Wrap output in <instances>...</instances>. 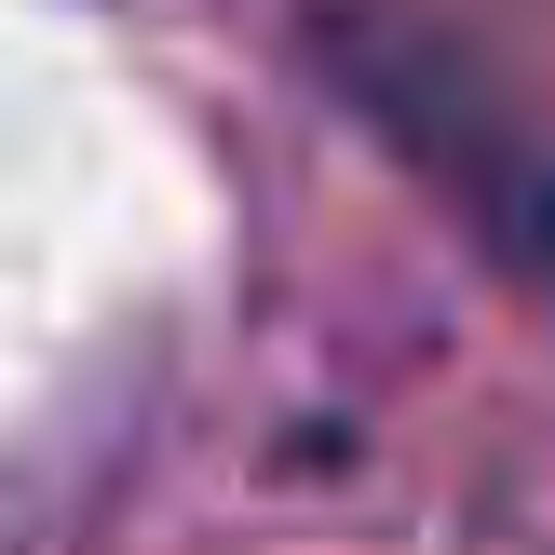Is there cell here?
<instances>
[{"label":"cell","instance_id":"6da1fadb","mask_svg":"<svg viewBox=\"0 0 555 555\" xmlns=\"http://www.w3.org/2000/svg\"><path fill=\"white\" fill-rule=\"evenodd\" d=\"M352 68H366V108H379V122H393V135H421V163H448V177L475 190V217H502V231H515V258L555 285V163L502 150V135L475 122V95H461V108H434V81L406 68V54H352Z\"/></svg>","mask_w":555,"mask_h":555}]
</instances>
